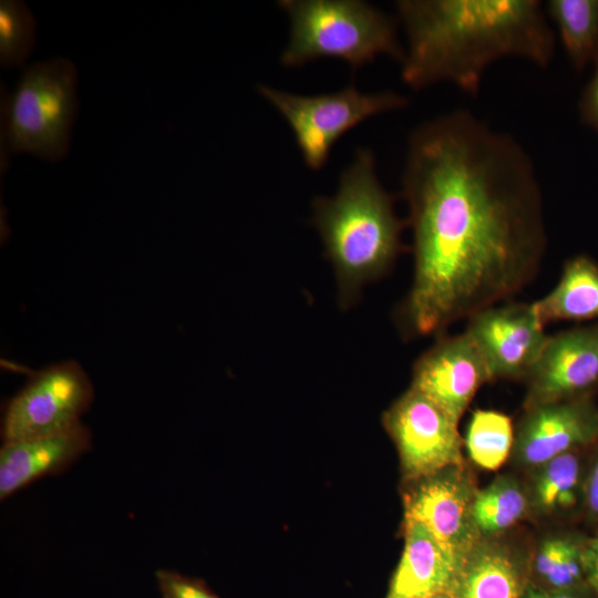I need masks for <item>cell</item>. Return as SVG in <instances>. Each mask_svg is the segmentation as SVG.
Listing matches in <instances>:
<instances>
[{"mask_svg": "<svg viewBox=\"0 0 598 598\" xmlns=\"http://www.w3.org/2000/svg\"><path fill=\"white\" fill-rule=\"evenodd\" d=\"M402 194L413 279L396 313L409 338L443 332L518 293L539 270L547 233L529 154L465 110L410 135Z\"/></svg>", "mask_w": 598, "mask_h": 598, "instance_id": "obj_1", "label": "cell"}, {"mask_svg": "<svg viewBox=\"0 0 598 598\" xmlns=\"http://www.w3.org/2000/svg\"><path fill=\"white\" fill-rule=\"evenodd\" d=\"M406 35L401 78L413 90L448 83L476 96L486 71L504 59L547 68L555 32L537 0H400Z\"/></svg>", "mask_w": 598, "mask_h": 598, "instance_id": "obj_2", "label": "cell"}, {"mask_svg": "<svg viewBox=\"0 0 598 598\" xmlns=\"http://www.w3.org/2000/svg\"><path fill=\"white\" fill-rule=\"evenodd\" d=\"M394 198L381 185L369 148H358L340 175L338 192L312 202V224L331 261L342 308L352 306L362 287L391 269L403 250L405 223Z\"/></svg>", "mask_w": 598, "mask_h": 598, "instance_id": "obj_3", "label": "cell"}, {"mask_svg": "<svg viewBox=\"0 0 598 598\" xmlns=\"http://www.w3.org/2000/svg\"><path fill=\"white\" fill-rule=\"evenodd\" d=\"M278 4L290 20L289 42L280 56L285 66L331 58L357 70L379 54L403 59L396 21L365 1L281 0Z\"/></svg>", "mask_w": 598, "mask_h": 598, "instance_id": "obj_4", "label": "cell"}, {"mask_svg": "<svg viewBox=\"0 0 598 598\" xmlns=\"http://www.w3.org/2000/svg\"><path fill=\"white\" fill-rule=\"evenodd\" d=\"M78 112V71L66 58L35 62L1 100V158L28 153L58 162L70 148Z\"/></svg>", "mask_w": 598, "mask_h": 598, "instance_id": "obj_5", "label": "cell"}, {"mask_svg": "<svg viewBox=\"0 0 598 598\" xmlns=\"http://www.w3.org/2000/svg\"><path fill=\"white\" fill-rule=\"evenodd\" d=\"M257 92L291 127L305 164L322 168L333 144L348 131L371 116L396 111L409 100L393 91L364 93L354 84L316 95H300L258 84Z\"/></svg>", "mask_w": 598, "mask_h": 598, "instance_id": "obj_6", "label": "cell"}, {"mask_svg": "<svg viewBox=\"0 0 598 598\" xmlns=\"http://www.w3.org/2000/svg\"><path fill=\"white\" fill-rule=\"evenodd\" d=\"M94 399L85 370L74 360L53 363L30 374L6 406L3 442L54 435L81 424Z\"/></svg>", "mask_w": 598, "mask_h": 598, "instance_id": "obj_7", "label": "cell"}, {"mask_svg": "<svg viewBox=\"0 0 598 598\" xmlns=\"http://www.w3.org/2000/svg\"><path fill=\"white\" fill-rule=\"evenodd\" d=\"M404 475L420 480L461 463V436L455 422L422 393L410 388L384 413Z\"/></svg>", "mask_w": 598, "mask_h": 598, "instance_id": "obj_8", "label": "cell"}, {"mask_svg": "<svg viewBox=\"0 0 598 598\" xmlns=\"http://www.w3.org/2000/svg\"><path fill=\"white\" fill-rule=\"evenodd\" d=\"M465 332L481 352L491 380L526 379L549 337L533 305L523 302L496 305L475 313Z\"/></svg>", "mask_w": 598, "mask_h": 598, "instance_id": "obj_9", "label": "cell"}, {"mask_svg": "<svg viewBox=\"0 0 598 598\" xmlns=\"http://www.w3.org/2000/svg\"><path fill=\"white\" fill-rule=\"evenodd\" d=\"M526 380L527 409L588 396L598 386V321L549 336Z\"/></svg>", "mask_w": 598, "mask_h": 598, "instance_id": "obj_10", "label": "cell"}, {"mask_svg": "<svg viewBox=\"0 0 598 598\" xmlns=\"http://www.w3.org/2000/svg\"><path fill=\"white\" fill-rule=\"evenodd\" d=\"M491 380L486 363L464 331L441 337L415 361L411 388L460 422L481 385Z\"/></svg>", "mask_w": 598, "mask_h": 598, "instance_id": "obj_11", "label": "cell"}, {"mask_svg": "<svg viewBox=\"0 0 598 598\" xmlns=\"http://www.w3.org/2000/svg\"><path fill=\"white\" fill-rule=\"evenodd\" d=\"M516 450L523 462L543 465L554 457L598 440V409L588 396L527 409Z\"/></svg>", "mask_w": 598, "mask_h": 598, "instance_id": "obj_12", "label": "cell"}, {"mask_svg": "<svg viewBox=\"0 0 598 598\" xmlns=\"http://www.w3.org/2000/svg\"><path fill=\"white\" fill-rule=\"evenodd\" d=\"M456 466L416 480L405 494V519L422 524L448 548L467 555L472 539L473 497Z\"/></svg>", "mask_w": 598, "mask_h": 598, "instance_id": "obj_13", "label": "cell"}, {"mask_svg": "<svg viewBox=\"0 0 598 598\" xmlns=\"http://www.w3.org/2000/svg\"><path fill=\"white\" fill-rule=\"evenodd\" d=\"M465 557L442 544L422 524L405 519L404 548L386 598L451 595Z\"/></svg>", "mask_w": 598, "mask_h": 598, "instance_id": "obj_14", "label": "cell"}, {"mask_svg": "<svg viewBox=\"0 0 598 598\" xmlns=\"http://www.w3.org/2000/svg\"><path fill=\"white\" fill-rule=\"evenodd\" d=\"M92 433L83 423L54 435L3 442L0 450V498L70 466L90 450Z\"/></svg>", "mask_w": 598, "mask_h": 598, "instance_id": "obj_15", "label": "cell"}, {"mask_svg": "<svg viewBox=\"0 0 598 598\" xmlns=\"http://www.w3.org/2000/svg\"><path fill=\"white\" fill-rule=\"evenodd\" d=\"M540 322L598 321V261L587 254L567 259L556 286L532 302Z\"/></svg>", "mask_w": 598, "mask_h": 598, "instance_id": "obj_16", "label": "cell"}, {"mask_svg": "<svg viewBox=\"0 0 598 598\" xmlns=\"http://www.w3.org/2000/svg\"><path fill=\"white\" fill-rule=\"evenodd\" d=\"M528 579L504 549H471L465 557L453 598H520Z\"/></svg>", "mask_w": 598, "mask_h": 598, "instance_id": "obj_17", "label": "cell"}, {"mask_svg": "<svg viewBox=\"0 0 598 598\" xmlns=\"http://www.w3.org/2000/svg\"><path fill=\"white\" fill-rule=\"evenodd\" d=\"M545 11L571 66L582 71L592 65L598 56V0H549Z\"/></svg>", "mask_w": 598, "mask_h": 598, "instance_id": "obj_18", "label": "cell"}, {"mask_svg": "<svg viewBox=\"0 0 598 598\" xmlns=\"http://www.w3.org/2000/svg\"><path fill=\"white\" fill-rule=\"evenodd\" d=\"M465 443L475 464L496 470L506 461L514 443L512 420L498 411L476 410L470 420Z\"/></svg>", "mask_w": 598, "mask_h": 598, "instance_id": "obj_19", "label": "cell"}, {"mask_svg": "<svg viewBox=\"0 0 598 598\" xmlns=\"http://www.w3.org/2000/svg\"><path fill=\"white\" fill-rule=\"evenodd\" d=\"M526 499L511 480L501 478L477 492L472 502L473 525L484 534H495L514 525L525 513Z\"/></svg>", "mask_w": 598, "mask_h": 598, "instance_id": "obj_20", "label": "cell"}, {"mask_svg": "<svg viewBox=\"0 0 598 598\" xmlns=\"http://www.w3.org/2000/svg\"><path fill=\"white\" fill-rule=\"evenodd\" d=\"M37 23L20 0L0 1V64L4 69L24 64L33 51Z\"/></svg>", "mask_w": 598, "mask_h": 598, "instance_id": "obj_21", "label": "cell"}, {"mask_svg": "<svg viewBox=\"0 0 598 598\" xmlns=\"http://www.w3.org/2000/svg\"><path fill=\"white\" fill-rule=\"evenodd\" d=\"M535 483V498L545 511L568 508L576 501L579 482V461L567 452L542 465Z\"/></svg>", "mask_w": 598, "mask_h": 598, "instance_id": "obj_22", "label": "cell"}, {"mask_svg": "<svg viewBox=\"0 0 598 598\" xmlns=\"http://www.w3.org/2000/svg\"><path fill=\"white\" fill-rule=\"evenodd\" d=\"M155 577L163 598H218L200 579L166 569L157 570Z\"/></svg>", "mask_w": 598, "mask_h": 598, "instance_id": "obj_23", "label": "cell"}, {"mask_svg": "<svg viewBox=\"0 0 598 598\" xmlns=\"http://www.w3.org/2000/svg\"><path fill=\"white\" fill-rule=\"evenodd\" d=\"M592 66V74L581 93L578 107L584 124L598 134V56Z\"/></svg>", "mask_w": 598, "mask_h": 598, "instance_id": "obj_24", "label": "cell"}, {"mask_svg": "<svg viewBox=\"0 0 598 598\" xmlns=\"http://www.w3.org/2000/svg\"><path fill=\"white\" fill-rule=\"evenodd\" d=\"M588 586L571 590H550L537 587L527 581L520 598H596Z\"/></svg>", "mask_w": 598, "mask_h": 598, "instance_id": "obj_25", "label": "cell"}, {"mask_svg": "<svg viewBox=\"0 0 598 598\" xmlns=\"http://www.w3.org/2000/svg\"><path fill=\"white\" fill-rule=\"evenodd\" d=\"M582 553L586 584L598 596V537L592 538Z\"/></svg>", "mask_w": 598, "mask_h": 598, "instance_id": "obj_26", "label": "cell"}, {"mask_svg": "<svg viewBox=\"0 0 598 598\" xmlns=\"http://www.w3.org/2000/svg\"><path fill=\"white\" fill-rule=\"evenodd\" d=\"M586 501L590 512L598 514V461L596 462L588 478Z\"/></svg>", "mask_w": 598, "mask_h": 598, "instance_id": "obj_27", "label": "cell"}, {"mask_svg": "<svg viewBox=\"0 0 598 598\" xmlns=\"http://www.w3.org/2000/svg\"><path fill=\"white\" fill-rule=\"evenodd\" d=\"M429 598H453V597L448 594H441V595L432 596Z\"/></svg>", "mask_w": 598, "mask_h": 598, "instance_id": "obj_28", "label": "cell"}]
</instances>
